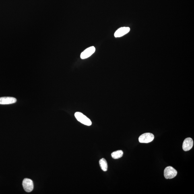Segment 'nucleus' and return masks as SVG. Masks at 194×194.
<instances>
[{
	"label": "nucleus",
	"instance_id": "nucleus-1",
	"mask_svg": "<svg viewBox=\"0 0 194 194\" xmlns=\"http://www.w3.org/2000/svg\"><path fill=\"white\" fill-rule=\"evenodd\" d=\"M75 116L77 121L83 125L87 126L92 125V122L91 120L81 112H77L75 113Z\"/></svg>",
	"mask_w": 194,
	"mask_h": 194
},
{
	"label": "nucleus",
	"instance_id": "nucleus-2",
	"mask_svg": "<svg viewBox=\"0 0 194 194\" xmlns=\"http://www.w3.org/2000/svg\"><path fill=\"white\" fill-rule=\"evenodd\" d=\"M177 172L172 166L167 167L164 171V176L166 179H171L177 175Z\"/></svg>",
	"mask_w": 194,
	"mask_h": 194
},
{
	"label": "nucleus",
	"instance_id": "nucleus-3",
	"mask_svg": "<svg viewBox=\"0 0 194 194\" xmlns=\"http://www.w3.org/2000/svg\"><path fill=\"white\" fill-rule=\"evenodd\" d=\"M154 139V136L152 133H147L141 135L139 139L140 143H148L152 142Z\"/></svg>",
	"mask_w": 194,
	"mask_h": 194
},
{
	"label": "nucleus",
	"instance_id": "nucleus-4",
	"mask_svg": "<svg viewBox=\"0 0 194 194\" xmlns=\"http://www.w3.org/2000/svg\"><path fill=\"white\" fill-rule=\"evenodd\" d=\"M22 186L25 191L28 192H30L33 190V182L32 180L28 178H25L23 180Z\"/></svg>",
	"mask_w": 194,
	"mask_h": 194
},
{
	"label": "nucleus",
	"instance_id": "nucleus-5",
	"mask_svg": "<svg viewBox=\"0 0 194 194\" xmlns=\"http://www.w3.org/2000/svg\"><path fill=\"white\" fill-rule=\"evenodd\" d=\"M95 48L94 46H91V47L87 48L81 54V58L82 59H86L95 53Z\"/></svg>",
	"mask_w": 194,
	"mask_h": 194
},
{
	"label": "nucleus",
	"instance_id": "nucleus-6",
	"mask_svg": "<svg viewBox=\"0 0 194 194\" xmlns=\"http://www.w3.org/2000/svg\"><path fill=\"white\" fill-rule=\"evenodd\" d=\"M193 141L191 138H187L184 141L183 143V149L184 151H189L192 148Z\"/></svg>",
	"mask_w": 194,
	"mask_h": 194
},
{
	"label": "nucleus",
	"instance_id": "nucleus-7",
	"mask_svg": "<svg viewBox=\"0 0 194 194\" xmlns=\"http://www.w3.org/2000/svg\"><path fill=\"white\" fill-rule=\"evenodd\" d=\"M130 28L129 27H122L116 31L114 34V36L116 38H119L125 35L129 32Z\"/></svg>",
	"mask_w": 194,
	"mask_h": 194
},
{
	"label": "nucleus",
	"instance_id": "nucleus-8",
	"mask_svg": "<svg viewBox=\"0 0 194 194\" xmlns=\"http://www.w3.org/2000/svg\"><path fill=\"white\" fill-rule=\"evenodd\" d=\"M16 102V99L13 97H3L0 98V104L1 105L12 104Z\"/></svg>",
	"mask_w": 194,
	"mask_h": 194
},
{
	"label": "nucleus",
	"instance_id": "nucleus-9",
	"mask_svg": "<svg viewBox=\"0 0 194 194\" xmlns=\"http://www.w3.org/2000/svg\"><path fill=\"white\" fill-rule=\"evenodd\" d=\"M99 164L102 170L104 172H106L108 170V164L106 160L102 158L99 161Z\"/></svg>",
	"mask_w": 194,
	"mask_h": 194
},
{
	"label": "nucleus",
	"instance_id": "nucleus-10",
	"mask_svg": "<svg viewBox=\"0 0 194 194\" xmlns=\"http://www.w3.org/2000/svg\"><path fill=\"white\" fill-rule=\"evenodd\" d=\"M123 152L122 150H118L112 152L111 154L112 158L118 159L122 158L123 156Z\"/></svg>",
	"mask_w": 194,
	"mask_h": 194
}]
</instances>
